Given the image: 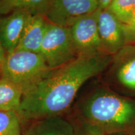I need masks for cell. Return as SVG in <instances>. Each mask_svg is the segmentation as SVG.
Here are the masks:
<instances>
[{
  "mask_svg": "<svg viewBox=\"0 0 135 135\" xmlns=\"http://www.w3.org/2000/svg\"><path fill=\"white\" fill-rule=\"evenodd\" d=\"M112 61L113 56L98 52L80 55L51 70L24 90L18 112L21 119L35 121L62 113L84 83L105 70Z\"/></svg>",
  "mask_w": 135,
  "mask_h": 135,
  "instance_id": "1",
  "label": "cell"
},
{
  "mask_svg": "<svg viewBox=\"0 0 135 135\" xmlns=\"http://www.w3.org/2000/svg\"><path fill=\"white\" fill-rule=\"evenodd\" d=\"M114 73L123 86L135 91V43L128 44L113 56Z\"/></svg>",
  "mask_w": 135,
  "mask_h": 135,
  "instance_id": "9",
  "label": "cell"
},
{
  "mask_svg": "<svg viewBox=\"0 0 135 135\" xmlns=\"http://www.w3.org/2000/svg\"><path fill=\"white\" fill-rule=\"evenodd\" d=\"M84 121L101 128L106 135H135V99L99 89L84 101Z\"/></svg>",
  "mask_w": 135,
  "mask_h": 135,
  "instance_id": "2",
  "label": "cell"
},
{
  "mask_svg": "<svg viewBox=\"0 0 135 135\" xmlns=\"http://www.w3.org/2000/svg\"><path fill=\"white\" fill-rule=\"evenodd\" d=\"M125 31L126 45L135 43V0L131 19L127 25L124 26Z\"/></svg>",
  "mask_w": 135,
  "mask_h": 135,
  "instance_id": "17",
  "label": "cell"
},
{
  "mask_svg": "<svg viewBox=\"0 0 135 135\" xmlns=\"http://www.w3.org/2000/svg\"><path fill=\"white\" fill-rule=\"evenodd\" d=\"M75 135H106L104 131L95 124L84 121L76 129Z\"/></svg>",
  "mask_w": 135,
  "mask_h": 135,
  "instance_id": "16",
  "label": "cell"
},
{
  "mask_svg": "<svg viewBox=\"0 0 135 135\" xmlns=\"http://www.w3.org/2000/svg\"><path fill=\"white\" fill-rule=\"evenodd\" d=\"M99 7L102 9H106L108 8L113 0H97Z\"/></svg>",
  "mask_w": 135,
  "mask_h": 135,
  "instance_id": "18",
  "label": "cell"
},
{
  "mask_svg": "<svg viewBox=\"0 0 135 135\" xmlns=\"http://www.w3.org/2000/svg\"><path fill=\"white\" fill-rule=\"evenodd\" d=\"M134 3V0H113L108 9L125 26L131 19Z\"/></svg>",
  "mask_w": 135,
  "mask_h": 135,
  "instance_id": "15",
  "label": "cell"
},
{
  "mask_svg": "<svg viewBox=\"0 0 135 135\" xmlns=\"http://www.w3.org/2000/svg\"><path fill=\"white\" fill-rule=\"evenodd\" d=\"M23 91L21 87L0 78V111H14L18 113Z\"/></svg>",
  "mask_w": 135,
  "mask_h": 135,
  "instance_id": "13",
  "label": "cell"
},
{
  "mask_svg": "<svg viewBox=\"0 0 135 135\" xmlns=\"http://www.w3.org/2000/svg\"><path fill=\"white\" fill-rule=\"evenodd\" d=\"M111 135H124L123 134H111Z\"/></svg>",
  "mask_w": 135,
  "mask_h": 135,
  "instance_id": "20",
  "label": "cell"
},
{
  "mask_svg": "<svg viewBox=\"0 0 135 135\" xmlns=\"http://www.w3.org/2000/svg\"><path fill=\"white\" fill-rule=\"evenodd\" d=\"M6 53L5 52L4 49H3L2 45L1 43V41H0V65L3 63V61H4L5 57H6Z\"/></svg>",
  "mask_w": 135,
  "mask_h": 135,
  "instance_id": "19",
  "label": "cell"
},
{
  "mask_svg": "<svg viewBox=\"0 0 135 135\" xmlns=\"http://www.w3.org/2000/svg\"><path fill=\"white\" fill-rule=\"evenodd\" d=\"M40 53L51 70L65 66L79 56L70 27L48 22Z\"/></svg>",
  "mask_w": 135,
  "mask_h": 135,
  "instance_id": "4",
  "label": "cell"
},
{
  "mask_svg": "<svg viewBox=\"0 0 135 135\" xmlns=\"http://www.w3.org/2000/svg\"><path fill=\"white\" fill-rule=\"evenodd\" d=\"M99 8L97 0H53L45 17L51 23L70 27L79 17Z\"/></svg>",
  "mask_w": 135,
  "mask_h": 135,
  "instance_id": "6",
  "label": "cell"
},
{
  "mask_svg": "<svg viewBox=\"0 0 135 135\" xmlns=\"http://www.w3.org/2000/svg\"><path fill=\"white\" fill-rule=\"evenodd\" d=\"M98 9L79 17L70 26L74 45L78 56L103 52L98 33Z\"/></svg>",
  "mask_w": 135,
  "mask_h": 135,
  "instance_id": "5",
  "label": "cell"
},
{
  "mask_svg": "<svg viewBox=\"0 0 135 135\" xmlns=\"http://www.w3.org/2000/svg\"><path fill=\"white\" fill-rule=\"evenodd\" d=\"M51 70L40 53L15 50L6 54L0 65V78L17 84L24 91Z\"/></svg>",
  "mask_w": 135,
  "mask_h": 135,
  "instance_id": "3",
  "label": "cell"
},
{
  "mask_svg": "<svg viewBox=\"0 0 135 135\" xmlns=\"http://www.w3.org/2000/svg\"><path fill=\"white\" fill-rule=\"evenodd\" d=\"M53 0H0V16L16 10H25L32 15L45 16Z\"/></svg>",
  "mask_w": 135,
  "mask_h": 135,
  "instance_id": "12",
  "label": "cell"
},
{
  "mask_svg": "<svg viewBox=\"0 0 135 135\" xmlns=\"http://www.w3.org/2000/svg\"><path fill=\"white\" fill-rule=\"evenodd\" d=\"M75 132L72 124L58 115L35 120L23 135H75Z\"/></svg>",
  "mask_w": 135,
  "mask_h": 135,
  "instance_id": "11",
  "label": "cell"
},
{
  "mask_svg": "<svg viewBox=\"0 0 135 135\" xmlns=\"http://www.w3.org/2000/svg\"><path fill=\"white\" fill-rule=\"evenodd\" d=\"M48 23V20L44 15H31L27 22L16 50L40 53Z\"/></svg>",
  "mask_w": 135,
  "mask_h": 135,
  "instance_id": "10",
  "label": "cell"
},
{
  "mask_svg": "<svg viewBox=\"0 0 135 135\" xmlns=\"http://www.w3.org/2000/svg\"><path fill=\"white\" fill-rule=\"evenodd\" d=\"M98 26L103 53L114 56L126 45L124 25L108 8H99Z\"/></svg>",
  "mask_w": 135,
  "mask_h": 135,
  "instance_id": "7",
  "label": "cell"
},
{
  "mask_svg": "<svg viewBox=\"0 0 135 135\" xmlns=\"http://www.w3.org/2000/svg\"><path fill=\"white\" fill-rule=\"evenodd\" d=\"M31 15L25 10H16L0 16V41L6 54L17 48L27 22Z\"/></svg>",
  "mask_w": 135,
  "mask_h": 135,
  "instance_id": "8",
  "label": "cell"
},
{
  "mask_svg": "<svg viewBox=\"0 0 135 135\" xmlns=\"http://www.w3.org/2000/svg\"><path fill=\"white\" fill-rule=\"evenodd\" d=\"M21 118L14 111H0V135H21Z\"/></svg>",
  "mask_w": 135,
  "mask_h": 135,
  "instance_id": "14",
  "label": "cell"
}]
</instances>
